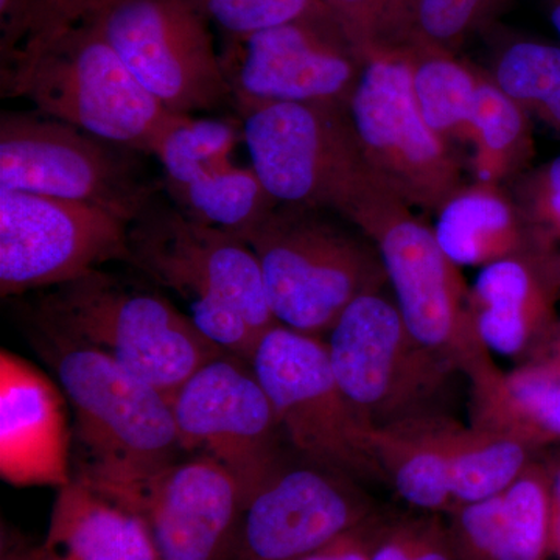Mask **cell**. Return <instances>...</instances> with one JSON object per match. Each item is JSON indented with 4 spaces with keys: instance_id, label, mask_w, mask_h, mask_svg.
<instances>
[{
    "instance_id": "cell-21",
    "label": "cell",
    "mask_w": 560,
    "mask_h": 560,
    "mask_svg": "<svg viewBox=\"0 0 560 560\" xmlns=\"http://www.w3.org/2000/svg\"><path fill=\"white\" fill-rule=\"evenodd\" d=\"M444 517L459 560H547L550 478L528 463L501 492Z\"/></svg>"
},
{
    "instance_id": "cell-17",
    "label": "cell",
    "mask_w": 560,
    "mask_h": 560,
    "mask_svg": "<svg viewBox=\"0 0 560 560\" xmlns=\"http://www.w3.org/2000/svg\"><path fill=\"white\" fill-rule=\"evenodd\" d=\"M221 60L232 106L312 103L349 109L366 65L329 10L226 40Z\"/></svg>"
},
{
    "instance_id": "cell-35",
    "label": "cell",
    "mask_w": 560,
    "mask_h": 560,
    "mask_svg": "<svg viewBox=\"0 0 560 560\" xmlns=\"http://www.w3.org/2000/svg\"><path fill=\"white\" fill-rule=\"evenodd\" d=\"M411 560H459L444 515L419 512Z\"/></svg>"
},
{
    "instance_id": "cell-3",
    "label": "cell",
    "mask_w": 560,
    "mask_h": 560,
    "mask_svg": "<svg viewBox=\"0 0 560 560\" xmlns=\"http://www.w3.org/2000/svg\"><path fill=\"white\" fill-rule=\"evenodd\" d=\"M33 340L73 411V477H131L178 460L171 399L156 386L86 346L35 327Z\"/></svg>"
},
{
    "instance_id": "cell-6",
    "label": "cell",
    "mask_w": 560,
    "mask_h": 560,
    "mask_svg": "<svg viewBox=\"0 0 560 560\" xmlns=\"http://www.w3.org/2000/svg\"><path fill=\"white\" fill-rule=\"evenodd\" d=\"M326 341L342 393L372 429L447 410L459 371L411 334L385 291L342 312Z\"/></svg>"
},
{
    "instance_id": "cell-23",
    "label": "cell",
    "mask_w": 560,
    "mask_h": 560,
    "mask_svg": "<svg viewBox=\"0 0 560 560\" xmlns=\"http://www.w3.org/2000/svg\"><path fill=\"white\" fill-rule=\"evenodd\" d=\"M469 383V420L475 429L528 448L560 438V382L533 366L501 370L492 353L475 361Z\"/></svg>"
},
{
    "instance_id": "cell-22",
    "label": "cell",
    "mask_w": 560,
    "mask_h": 560,
    "mask_svg": "<svg viewBox=\"0 0 560 560\" xmlns=\"http://www.w3.org/2000/svg\"><path fill=\"white\" fill-rule=\"evenodd\" d=\"M38 560H160L136 512L72 478L58 489Z\"/></svg>"
},
{
    "instance_id": "cell-37",
    "label": "cell",
    "mask_w": 560,
    "mask_h": 560,
    "mask_svg": "<svg viewBox=\"0 0 560 560\" xmlns=\"http://www.w3.org/2000/svg\"><path fill=\"white\" fill-rule=\"evenodd\" d=\"M418 515H394L389 512L372 547L370 560H411Z\"/></svg>"
},
{
    "instance_id": "cell-25",
    "label": "cell",
    "mask_w": 560,
    "mask_h": 560,
    "mask_svg": "<svg viewBox=\"0 0 560 560\" xmlns=\"http://www.w3.org/2000/svg\"><path fill=\"white\" fill-rule=\"evenodd\" d=\"M401 46L423 119L448 145L469 143L485 69L460 60L455 51L418 43Z\"/></svg>"
},
{
    "instance_id": "cell-34",
    "label": "cell",
    "mask_w": 560,
    "mask_h": 560,
    "mask_svg": "<svg viewBox=\"0 0 560 560\" xmlns=\"http://www.w3.org/2000/svg\"><path fill=\"white\" fill-rule=\"evenodd\" d=\"M534 241L541 250L555 253L560 242V154L529 168L510 184Z\"/></svg>"
},
{
    "instance_id": "cell-29",
    "label": "cell",
    "mask_w": 560,
    "mask_h": 560,
    "mask_svg": "<svg viewBox=\"0 0 560 560\" xmlns=\"http://www.w3.org/2000/svg\"><path fill=\"white\" fill-rule=\"evenodd\" d=\"M241 142V119L173 114L153 149L164 171V190L189 186L228 167Z\"/></svg>"
},
{
    "instance_id": "cell-11",
    "label": "cell",
    "mask_w": 560,
    "mask_h": 560,
    "mask_svg": "<svg viewBox=\"0 0 560 560\" xmlns=\"http://www.w3.org/2000/svg\"><path fill=\"white\" fill-rule=\"evenodd\" d=\"M372 442L389 488L425 514L489 499L529 463L528 448L460 423L451 412L378 427Z\"/></svg>"
},
{
    "instance_id": "cell-10",
    "label": "cell",
    "mask_w": 560,
    "mask_h": 560,
    "mask_svg": "<svg viewBox=\"0 0 560 560\" xmlns=\"http://www.w3.org/2000/svg\"><path fill=\"white\" fill-rule=\"evenodd\" d=\"M90 20L165 109L195 116L232 105L206 0H109Z\"/></svg>"
},
{
    "instance_id": "cell-32",
    "label": "cell",
    "mask_w": 560,
    "mask_h": 560,
    "mask_svg": "<svg viewBox=\"0 0 560 560\" xmlns=\"http://www.w3.org/2000/svg\"><path fill=\"white\" fill-rule=\"evenodd\" d=\"M511 0H418L410 38L448 51L459 49L474 33L488 27Z\"/></svg>"
},
{
    "instance_id": "cell-15",
    "label": "cell",
    "mask_w": 560,
    "mask_h": 560,
    "mask_svg": "<svg viewBox=\"0 0 560 560\" xmlns=\"http://www.w3.org/2000/svg\"><path fill=\"white\" fill-rule=\"evenodd\" d=\"M130 223L83 202L0 190V294L54 289L130 261Z\"/></svg>"
},
{
    "instance_id": "cell-41",
    "label": "cell",
    "mask_w": 560,
    "mask_h": 560,
    "mask_svg": "<svg viewBox=\"0 0 560 560\" xmlns=\"http://www.w3.org/2000/svg\"><path fill=\"white\" fill-rule=\"evenodd\" d=\"M529 366V364H528ZM539 371V370H537ZM541 372V371H540ZM545 375H548V377L552 378V381H558L560 382V364H559V368H556L555 371H551V372H544Z\"/></svg>"
},
{
    "instance_id": "cell-39",
    "label": "cell",
    "mask_w": 560,
    "mask_h": 560,
    "mask_svg": "<svg viewBox=\"0 0 560 560\" xmlns=\"http://www.w3.org/2000/svg\"><path fill=\"white\" fill-rule=\"evenodd\" d=\"M0 560H38V555H36V548L27 547L20 540H7L5 534H3Z\"/></svg>"
},
{
    "instance_id": "cell-5",
    "label": "cell",
    "mask_w": 560,
    "mask_h": 560,
    "mask_svg": "<svg viewBox=\"0 0 560 560\" xmlns=\"http://www.w3.org/2000/svg\"><path fill=\"white\" fill-rule=\"evenodd\" d=\"M326 212L279 205L248 241L275 318L316 338L329 334L353 301L389 285L374 243Z\"/></svg>"
},
{
    "instance_id": "cell-24",
    "label": "cell",
    "mask_w": 560,
    "mask_h": 560,
    "mask_svg": "<svg viewBox=\"0 0 560 560\" xmlns=\"http://www.w3.org/2000/svg\"><path fill=\"white\" fill-rule=\"evenodd\" d=\"M438 241L458 267H488L541 250L504 184H464L438 212Z\"/></svg>"
},
{
    "instance_id": "cell-8",
    "label": "cell",
    "mask_w": 560,
    "mask_h": 560,
    "mask_svg": "<svg viewBox=\"0 0 560 560\" xmlns=\"http://www.w3.org/2000/svg\"><path fill=\"white\" fill-rule=\"evenodd\" d=\"M143 156L44 114L0 117V190L83 202L131 224L165 189Z\"/></svg>"
},
{
    "instance_id": "cell-20",
    "label": "cell",
    "mask_w": 560,
    "mask_h": 560,
    "mask_svg": "<svg viewBox=\"0 0 560 560\" xmlns=\"http://www.w3.org/2000/svg\"><path fill=\"white\" fill-rule=\"evenodd\" d=\"M560 287L555 253H533L482 267L470 287L475 329L490 352L517 357L548 320Z\"/></svg>"
},
{
    "instance_id": "cell-36",
    "label": "cell",
    "mask_w": 560,
    "mask_h": 560,
    "mask_svg": "<svg viewBox=\"0 0 560 560\" xmlns=\"http://www.w3.org/2000/svg\"><path fill=\"white\" fill-rule=\"evenodd\" d=\"M388 515L389 512H383L378 517L364 523L363 526L346 534L341 539L335 540L334 544L327 545L301 560H370L372 547H374Z\"/></svg>"
},
{
    "instance_id": "cell-9",
    "label": "cell",
    "mask_w": 560,
    "mask_h": 560,
    "mask_svg": "<svg viewBox=\"0 0 560 560\" xmlns=\"http://www.w3.org/2000/svg\"><path fill=\"white\" fill-rule=\"evenodd\" d=\"M21 97L44 116L147 156L175 114L140 84L90 18L39 50Z\"/></svg>"
},
{
    "instance_id": "cell-26",
    "label": "cell",
    "mask_w": 560,
    "mask_h": 560,
    "mask_svg": "<svg viewBox=\"0 0 560 560\" xmlns=\"http://www.w3.org/2000/svg\"><path fill=\"white\" fill-rule=\"evenodd\" d=\"M469 143L475 180L510 186L536 154L533 117L510 97L489 70L482 73Z\"/></svg>"
},
{
    "instance_id": "cell-2",
    "label": "cell",
    "mask_w": 560,
    "mask_h": 560,
    "mask_svg": "<svg viewBox=\"0 0 560 560\" xmlns=\"http://www.w3.org/2000/svg\"><path fill=\"white\" fill-rule=\"evenodd\" d=\"M31 318L35 329L105 353L168 399L224 353L171 301L102 270L49 289Z\"/></svg>"
},
{
    "instance_id": "cell-28",
    "label": "cell",
    "mask_w": 560,
    "mask_h": 560,
    "mask_svg": "<svg viewBox=\"0 0 560 560\" xmlns=\"http://www.w3.org/2000/svg\"><path fill=\"white\" fill-rule=\"evenodd\" d=\"M165 191L191 220L246 243L279 206L250 165L238 167L234 162L189 186Z\"/></svg>"
},
{
    "instance_id": "cell-27",
    "label": "cell",
    "mask_w": 560,
    "mask_h": 560,
    "mask_svg": "<svg viewBox=\"0 0 560 560\" xmlns=\"http://www.w3.org/2000/svg\"><path fill=\"white\" fill-rule=\"evenodd\" d=\"M109 0H0V95L21 97L36 55Z\"/></svg>"
},
{
    "instance_id": "cell-33",
    "label": "cell",
    "mask_w": 560,
    "mask_h": 560,
    "mask_svg": "<svg viewBox=\"0 0 560 560\" xmlns=\"http://www.w3.org/2000/svg\"><path fill=\"white\" fill-rule=\"evenodd\" d=\"M226 40L279 27L327 10V0H206Z\"/></svg>"
},
{
    "instance_id": "cell-7",
    "label": "cell",
    "mask_w": 560,
    "mask_h": 560,
    "mask_svg": "<svg viewBox=\"0 0 560 560\" xmlns=\"http://www.w3.org/2000/svg\"><path fill=\"white\" fill-rule=\"evenodd\" d=\"M301 458L361 485L389 488L372 429L352 407L331 370L326 341L278 324L249 360Z\"/></svg>"
},
{
    "instance_id": "cell-38",
    "label": "cell",
    "mask_w": 560,
    "mask_h": 560,
    "mask_svg": "<svg viewBox=\"0 0 560 560\" xmlns=\"http://www.w3.org/2000/svg\"><path fill=\"white\" fill-rule=\"evenodd\" d=\"M547 560H560V467L550 478V544Z\"/></svg>"
},
{
    "instance_id": "cell-4",
    "label": "cell",
    "mask_w": 560,
    "mask_h": 560,
    "mask_svg": "<svg viewBox=\"0 0 560 560\" xmlns=\"http://www.w3.org/2000/svg\"><path fill=\"white\" fill-rule=\"evenodd\" d=\"M412 209L370 168L338 215L374 243L411 334L463 374L492 352L475 329L460 267Z\"/></svg>"
},
{
    "instance_id": "cell-31",
    "label": "cell",
    "mask_w": 560,
    "mask_h": 560,
    "mask_svg": "<svg viewBox=\"0 0 560 560\" xmlns=\"http://www.w3.org/2000/svg\"><path fill=\"white\" fill-rule=\"evenodd\" d=\"M418 0H327V10L366 61L378 47L410 38Z\"/></svg>"
},
{
    "instance_id": "cell-40",
    "label": "cell",
    "mask_w": 560,
    "mask_h": 560,
    "mask_svg": "<svg viewBox=\"0 0 560 560\" xmlns=\"http://www.w3.org/2000/svg\"><path fill=\"white\" fill-rule=\"evenodd\" d=\"M544 9L547 11L552 28L558 33L560 39V0H541Z\"/></svg>"
},
{
    "instance_id": "cell-30",
    "label": "cell",
    "mask_w": 560,
    "mask_h": 560,
    "mask_svg": "<svg viewBox=\"0 0 560 560\" xmlns=\"http://www.w3.org/2000/svg\"><path fill=\"white\" fill-rule=\"evenodd\" d=\"M501 90L560 138V44L521 38L501 47L489 70Z\"/></svg>"
},
{
    "instance_id": "cell-14",
    "label": "cell",
    "mask_w": 560,
    "mask_h": 560,
    "mask_svg": "<svg viewBox=\"0 0 560 560\" xmlns=\"http://www.w3.org/2000/svg\"><path fill=\"white\" fill-rule=\"evenodd\" d=\"M171 405L183 452L230 471L246 504L285 464L283 431L249 361L221 353L172 394Z\"/></svg>"
},
{
    "instance_id": "cell-18",
    "label": "cell",
    "mask_w": 560,
    "mask_h": 560,
    "mask_svg": "<svg viewBox=\"0 0 560 560\" xmlns=\"http://www.w3.org/2000/svg\"><path fill=\"white\" fill-rule=\"evenodd\" d=\"M383 512L348 475L283 464L246 504L231 560H301Z\"/></svg>"
},
{
    "instance_id": "cell-13",
    "label": "cell",
    "mask_w": 560,
    "mask_h": 560,
    "mask_svg": "<svg viewBox=\"0 0 560 560\" xmlns=\"http://www.w3.org/2000/svg\"><path fill=\"white\" fill-rule=\"evenodd\" d=\"M349 114L368 167L411 208L438 213L464 186L455 151L419 110L404 46L368 55Z\"/></svg>"
},
{
    "instance_id": "cell-12",
    "label": "cell",
    "mask_w": 560,
    "mask_h": 560,
    "mask_svg": "<svg viewBox=\"0 0 560 560\" xmlns=\"http://www.w3.org/2000/svg\"><path fill=\"white\" fill-rule=\"evenodd\" d=\"M250 167L279 205L340 212L370 172L348 108L312 103L234 106Z\"/></svg>"
},
{
    "instance_id": "cell-16",
    "label": "cell",
    "mask_w": 560,
    "mask_h": 560,
    "mask_svg": "<svg viewBox=\"0 0 560 560\" xmlns=\"http://www.w3.org/2000/svg\"><path fill=\"white\" fill-rule=\"evenodd\" d=\"M79 480L136 512L160 560H231L246 499L215 460L191 456L131 477Z\"/></svg>"
},
{
    "instance_id": "cell-19",
    "label": "cell",
    "mask_w": 560,
    "mask_h": 560,
    "mask_svg": "<svg viewBox=\"0 0 560 560\" xmlns=\"http://www.w3.org/2000/svg\"><path fill=\"white\" fill-rule=\"evenodd\" d=\"M65 390L38 366L0 352V477L14 488L61 489L73 478Z\"/></svg>"
},
{
    "instance_id": "cell-1",
    "label": "cell",
    "mask_w": 560,
    "mask_h": 560,
    "mask_svg": "<svg viewBox=\"0 0 560 560\" xmlns=\"http://www.w3.org/2000/svg\"><path fill=\"white\" fill-rule=\"evenodd\" d=\"M128 264L178 294L198 330L224 352L249 361L278 326L259 260L228 232L191 220L161 197L132 221Z\"/></svg>"
}]
</instances>
